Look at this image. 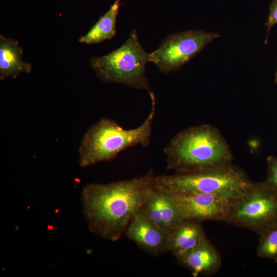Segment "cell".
Masks as SVG:
<instances>
[{
  "mask_svg": "<svg viewBox=\"0 0 277 277\" xmlns=\"http://www.w3.org/2000/svg\"><path fill=\"white\" fill-rule=\"evenodd\" d=\"M267 169L265 181L277 191V157L272 155L267 159Z\"/></svg>",
  "mask_w": 277,
  "mask_h": 277,
  "instance_id": "2e32d148",
  "label": "cell"
},
{
  "mask_svg": "<svg viewBox=\"0 0 277 277\" xmlns=\"http://www.w3.org/2000/svg\"><path fill=\"white\" fill-rule=\"evenodd\" d=\"M22 48L16 40L0 35V79L15 78L20 73H29L31 65L23 61Z\"/></svg>",
  "mask_w": 277,
  "mask_h": 277,
  "instance_id": "4fadbf2b",
  "label": "cell"
},
{
  "mask_svg": "<svg viewBox=\"0 0 277 277\" xmlns=\"http://www.w3.org/2000/svg\"><path fill=\"white\" fill-rule=\"evenodd\" d=\"M166 167L186 173L232 164L231 151L218 129L191 127L175 134L164 149Z\"/></svg>",
  "mask_w": 277,
  "mask_h": 277,
  "instance_id": "7a4b0ae2",
  "label": "cell"
},
{
  "mask_svg": "<svg viewBox=\"0 0 277 277\" xmlns=\"http://www.w3.org/2000/svg\"><path fill=\"white\" fill-rule=\"evenodd\" d=\"M149 62V54L143 49L135 30L118 49L102 56H92L90 66L97 76L107 83L122 84L132 88L151 92L145 75Z\"/></svg>",
  "mask_w": 277,
  "mask_h": 277,
  "instance_id": "5b68a950",
  "label": "cell"
},
{
  "mask_svg": "<svg viewBox=\"0 0 277 277\" xmlns=\"http://www.w3.org/2000/svg\"><path fill=\"white\" fill-rule=\"evenodd\" d=\"M259 235L257 255L277 263V220L269 225Z\"/></svg>",
  "mask_w": 277,
  "mask_h": 277,
  "instance_id": "9a60e30c",
  "label": "cell"
},
{
  "mask_svg": "<svg viewBox=\"0 0 277 277\" xmlns=\"http://www.w3.org/2000/svg\"><path fill=\"white\" fill-rule=\"evenodd\" d=\"M275 82L277 84V69L275 74Z\"/></svg>",
  "mask_w": 277,
  "mask_h": 277,
  "instance_id": "ac0fdd59",
  "label": "cell"
},
{
  "mask_svg": "<svg viewBox=\"0 0 277 277\" xmlns=\"http://www.w3.org/2000/svg\"><path fill=\"white\" fill-rule=\"evenodd\" d=\"M206 238L201 222L184 219L169 235L168 251L175 256L195 247Z\"/></svg>",
  "mask_w": 277,
  "mask_h": 277,
  "instance_id": "7c38bea8",
  "label": "cell"
},
{
  "mask_svg": "<svg viewBox=\"0 0 277 277\" xmlns=\"http://www.w3.org/2000/svg\"><path fill=\"white\" fill-rule=\"evenodd\" d=\"M120 2L121 0H115L109 10L100 18L89 31L79 38V42L86 44H97L114 37Z\"/></svg>",
  "mask_w": 277,
  "mask_h": 277,
  "instance_id": "5bb4252c",
  "label": "cell"
},
{
  "mask_svg": "<svg viewBox=\"0 0 277 277\" xmlns=\"http://www.w3.org/2000/svg\"><path fill=\"white\" fill-rule=\"evenodd\" d=\"M141 210L169 235L184 219L172 194L156 187L143 205Z\"/></svg>",
  "mask_w": 277,
  "mask_h": 277,
  "instance_id": "30bf717a",
  "label": "cell"
},
{
  "mask_svg": "<svg viewBox=\"0 0 277 277\" xmlns=\"http://www.w3.org/2000/svg\"><path fill=\"white\" fill-rule=\"evenodd\" d=\"M125 234L150 254L159 255L168 251L169 235L150 220L141 209L130 222Z\"/></svg>",
  "mask_w": 277,
  "mask_h": 277,
  "instance_id": "9c48e42d",
  "label": "cell"
},
{
  "mask_svg": "<svg viewBox=\"0 0 277 277\" xmlns=\"http://www.w3.org/2000/svg\"><path fill=\"white\" fill-rule=\"evenodd\" d=\"M252 182L243 170L231 164L189 173L157 175L155 187L172 193H209L232 200Z\"/></svg>",
  "mask_w": 277,
  "mask_h": 277,
  "instance_id": "277c9868",
  "label": "cell"
},
{
  "mask_svg": "<svg viewBox=\"0 0 277 277\" xmlns=\"http://www.w3.org/2000/svg\"><path fill=\"white\" fill-rule=\"evenodd\" d=\"M220 36L217 33L202 30H189L169 35L156 50L149 54V62L154 63L164 73L173 72Z\"/></svg>",
  "mask_w": 277,
  "mask_h": 277,
  "instance_id": "52a82bcc",
  "label": "cell"
},
{
  "mask_svg": "<svg viewBox=\"0 0 277 277\" xmlns=\"http://www.w3.org/2000/svg\"><path fill=\"white\" fill-rule=\"evenodd\" d=\"M175 257L178 263L189 269L194 276L214 275L222 266L220 252L207 238L193 248Z\"/></svg>",
  "mask_w": 277,
  "mask_h": 277,
  "instance_id": "8fae6325",
  "label": "cell"
},
{
  "mask_svg": "<svg viewBox=\"0 0 277 277\" xmlns=\"http://www.w3.org/2000/svg\"><path fill=\"white\" fill-rule=\"evenodd\" d=\"M149 94L151 110L140 126L125 129L114 121L104 117L88 129L82 138L78 149L81 167L111 160L129 147L137 145L146 147L150 145L155 113V97L152 92Z\"/></svg>",
  "mask_w": 277,
  "mask_h": 277,
  "instance_id": "3957f363",
  "label": "cell"
},
{
  "mask_svg": "<svg viewBox=\"0 0 277 277\" xmlns=\"http://www.w3.org/2000/svg\"><path fill=\"white\" fill-rule=\"evenodd\" d=\"M269 14L265 26L267 28L266 37L265 44L268 43V36L272 27L277 24V0H273L269 6Z\"/></svg>",
  "mask_w": 277,
  "mask_h": 277,
  "instance_id": "e0dca14e",
  "label": "cell"
},
{
  "mask_svg": "<svg viewBox=\"0 0 277 277\" xmlns=\"http://www.w3.org/2000/svg\"><path fill=\"white\" fill-rule=\"evenodd\" d=\"M153 170L143 176L108 184H89L82 202L89 230L101 238L115 242L155 188Z\"/></svg>",
  "mask_w": 277,
  "mask_h": 277,
  "instance_id": "6da1fadb",
  "label": "cell"
},
{
  "mask_svg": "<svg viewBox=\"0 0 277 277\" xmlns=\"http://www.w3.org/2000/svg\"><path fill=\"white\" fill-rule=\"evenodd\" d=\"M277 220V191L265 181L252 183L230 200L226 222L260 235Z\"/></svg>",
  "mask_w": 277,
  "mask_h": 277,
  "instance_id": "8992f818",
  "label": "cell"
},
{
  "mask_svg": "<svg viewBox=\"0 0 277 277\" xmlns=\"http://www.w3.org/2000/svg\"><path fill=\"white\" fill-rule=\"evenodd\" d=\"M184 219L226 222L230 200L212 193H172Z\"/></svg>",
  "mask_w": 277,
  "mask_h": 277,
  "instance_id": "ba28073f",
  "label": "cell"
}]
</instances>
